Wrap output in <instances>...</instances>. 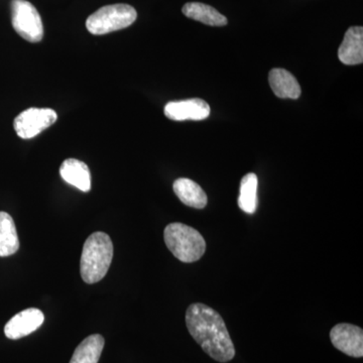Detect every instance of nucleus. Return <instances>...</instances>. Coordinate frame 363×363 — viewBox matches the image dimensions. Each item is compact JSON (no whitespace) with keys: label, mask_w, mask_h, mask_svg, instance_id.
<instances>
[{"label":"nucleus","mask_w":363,"mask_h":363,"mask_svg":"<svg viewBox=\"0 0 363 363\" xmlns=\"http://www.w3.org/2000/svg\"><path fill=\"white\" fill-rule=\"evenodd\" d=\"M173 190L182 203L195 209H203L207 206L206 193L196 182L188 178L177 179L174 182Z\"/></svg>","instance_id":"ddd939ff"},{"label":"nucleus","mask_w":363,"mask_h":363,"mask_svg":"<svg viewBox=\"0 0 363 363\" xmlns=\"http://www.w3.org/2000/svg\"><path fill=\"white\" fill-rule=\"evenodd\" d=\"M334 347L344 354L354 358L363 357V330L357 325L340 323L330 331Z\"/></svg>","instance_id":"0eeeda50"},{"label":"nucleus","mask_w":363,"mask_h":363,"mask_svg":"<svg viewBox=\"0 0 363 363\" xmlns=\"http://www.w3.org/2000/svg\"><path fill=\"white\" fill-rule=\"evenodd\" d=\"M45 321L44 313L35 308L23 310L14 315L4 327V334L9 339L16 340L38 330Z\"/></svg>","instance_id":"6e6552de"},{"label":"nucleus","mask_w":363,"mask_h":363,"mask_svg":"<svg viewBox=\"0 0 363 363\" xmlns=\"http://www.w3.org/2000/svg\"><path fill=\"white\" fill-rule=\"evenodd\" d=\"M164 240L174 257L186 264L197 262L206 252V241L199 231L183 223L166 226Z\"/></svg>","instance_id":"7ed1b4c3"},{"label":"nucleus","mask_w":363,"mask_h":363,"mask_svg":"<svg viewBox=\"0 0 363 363\" xmlns=\"http://www.w3.org/2000/svg\"><path fill=\"white\" fill-rule=\"evenodd\" d=\"M189 333L203 351L218 362H228L235 357V347L221 315L209 306L195 303L186 312Z\"/></svg>","instance_id":"f257e3e1"},{"label":"nucleus","mask_w":363,"mask_h":363,"mask_svg":"<svg viewBox=\"0 0 363 363\" xmlns=\"http://www.w3.org/2000/svg\"><path fill=\"white\" fill-rule=\"evenodd\" d=\"M104 343V336L99 334L88 336L74 351L70 363H98Z\"/></svg>","instance_id":"dca6fc26"},{"label":"nucleus","mask_w":363,"mask_h":363,"mask_svg":"<svg viewBox=\"0 0 363 363\" xmlns=\"http://www.w3.org/2000/svg\"><path fill=\"white\" fill-rule=\"evenodd\" d=\"M182 11L191 20L200 21L207 26H224L228 23L225 16L214 7L200 2H189L183 6Z\"/></svg>","instance_id":"4468645a"},{"label":"nucleus","mask_w":363,"mask_h":363,"mask_svg":"<svg viewBox=\"0 0 363 363\" xmlns=\"http://www.w3.org/2000/svg\"><path fill=\"white\" fill-rule=\"evenodd\" d=\"M257 176L250 173L243 177L240 182V197H238V206L243 212L253 214L257 210Z\"/></svg>","instance_id":"f3484780"},{"label":"nucleus","mask_w":363,"mask_h":363,"mask_svg":"<svg viewBox=\"0 0 363 363\" xmlns=\"http://www.w3.org/2000/svg\"><path fill=\"white\" fill-rule=\"evenodd\" d=\"M138 13L128 4H112L98 9L86 21V28L92 35H101L128 28L135 23Z\"/></svg>","instance_id":"20e7f679"},{"label":"nucleus","mask_w":363,"mask_h":363,"mask_svg":"<svg viewBox=\"0 0 363 363\" xmlns=\"http://www.w3.org/2000/svg\"><path fill=\"white\" fill-rule=\"evenodd\" d=\"M338 58L344 65H359L363 62L362 26L350 28L338 50Z\"/></svg>","instance_id":"9d476101"},{"label":"nucleus","mask_w":363,"mask_h":363,"mask_svg":"<svg viewBox=\"0 0 363 363\" xmlns=\"http://www.w3.org/2000/svg\"><path fill=\"white\" fill-rule=\"evenodd\" d=\"M11 9L14 30L28 42H40L44 37V26L37 9L26 0H13Z\"/></svg>","instance_id":"39448f33"},{"label":"nucleus","mask_w":363,"mask_h":363,"mask_svg":"<svg viewBox=\"0 0 363 363\" xmlns=\"http://www.w3.org/2000/svg\"><path fill=\"white\" fill-rule=\"evenodd\" d=\"M20 248L18 231L13 217L0 212V257H11Z\"/></svg>","instance_id":"2eb2a0df"},{"label":"nucleus","mask_w":363,"mask_h":363,"mask_svg":"<svg viewBox=\"0 0 363 363\" xmlns=\"http://www.w3.org/2000/svg\"><path fill=\"white\" fill-rule=\"evenodd\" d=\"M269 82L272 92L281 99H298L302 93L295 76L284 69H272L269 72Z\"/></svg>","instance_id":"9b49d317"},{"label":"nucleus","mask_w":363,"mask_h":363,"mask_svg":"<svg viewBox=\"0 0 363 363\" xmlns=\"http://www.w3.org/2000/svg\"><path fill=\"white\" fill-rule=\"evenodd\" d=\"M58 116L50 108H28L14 119V130L23 140H30L56 123Z\"/></svg>","instance_id":"423d86ee"},{"label":"nucleus","mask_w":363,"mask_h":363,"mask_svg":"<svg viewBox=\"0 0 363 363\" xmlns=\"http://www.w3.org/2000/svg\"><path fill=\"white\" fill-rule=\"evenodd\" d=\"M113 259V243L108 234H91L81 255V278L86 284H95L106 276Z\"/></svg>","instance_id":"f03ea898"},{"label":"nucleus","mask_w":363,"mask_h":363,"mask_svg":"<svg viewBox=\"0 0 363 363\" xmlns=\"http://www.w3.org/2000/svg\"><path fill=\"white\" fill-rule=\"evenodd\" d=\"M164 116L175 121H203L210 116L209 104L199 98L172 101L164 106Z\"/></svg>","instance_id":"1a4fd4ad"},{"label":"nucleus","mask_w":363,"mask_h":363,"mask_svg":"<svg viewBox=\"0 0 363 363\" xmlns=\"http://www.w3.org/2000/svg\"><path fill=\"white\" fill-rule=\"evenodd\" d=\"M60 175L64 181L82 192L91 190V174L85 162L76 159L66 160L60 168Z\"/></svg>","instance_id":"f8f14e48"}]
</instances>
